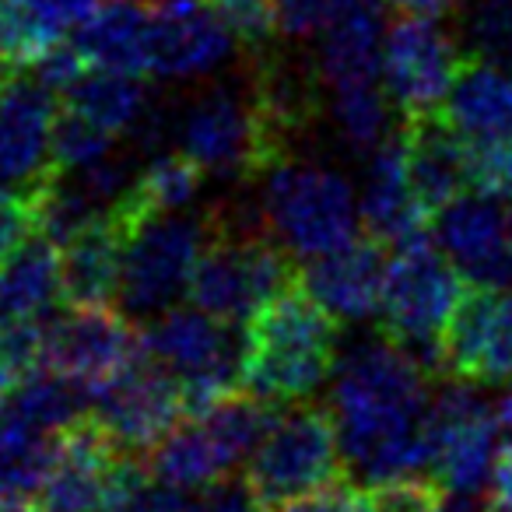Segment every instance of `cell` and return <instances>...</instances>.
Returning <instances> with one entry per match:
<instances>
[{"label":"cell","mask_w":512,"mask_h":512,"mask_svg":"<svg viewBox=\"0 0 512 512\" xmlns=\"http://www.w3.org/2000/svg\"><path fill=\"white\" fill-rule=\"evenodd\" d=\"M123 246L127 235L109 214H99L60 246V288L67 306H109L120 295Z\"/></svg>","instance_id":"603a6c76"},{"label":"cell","mask_w":512,"mask_h":512,"mask_svg":"<svg viewBox=\"0 0 512 512\" xmlns=\"http://www.w3.org/2000/svg\"><path fill=\"white\" fill-rule=\"evenodd\" d=\"M116 155V137L99 130L95 123L60 109L53 127V165L57 172H81Z\"/></svg>","instance_id":"d6a6232c"},{"label":"cell","mask_w":512,"mask_h":512,"mask_svg":"<svg viewBox=\"0 0 512 512\" xmlns=\"http://www.w3.org/2000/svg\"><path fill=\"white\" fill-rule=\"evenodd\" d=\"M214 232L190 281V302L221 323H249L267 302L299 285L292 253L256 221L214 207Z\"/></svg>","instance_id":"3957f363"},{"label":"cell","mask_w":512,"mask_h":512,"mask_svg":"<svg viewBox=\"0 0 512 512\" xmlns=\"http://www.w3.org/2000/svg\"><path fill=\"white\" fill-rule=\"evenodd\" d=\"M60 109L95 123L106 134L123 137V134H134L155 106H151L148 88L141 85V74L85 67L60 92Z\"/></svg>","instance_id":"83f0119b"},{"label":"cell","mask_w":512,"mask_h":512,"mask_svg":"<svg viewBox=\"0 0 512 512\" xmlns=\"http://www.w3.org/2000/svg\"><path fill=\"white\" fill-rule=\"evenodd\" d=\"M260 225L292 256L313 260L355 239L362 207L348 176L320 162L285 158L264 176Z\"/></svg>","instance_id":"5b68a950"},{"label":"cell","mask_w":512,"mask_h":512,"mask_svg":"<svg viewBox=\"0 0 512 512\" xmlns=\"http://www.w3.org/2000/svg\"><path fill=\"white\" fill-rule=\"evenodd\" d=\"M379 0H274V32L285 39L323 36L344 15Z\"/></svg>","instance_id":"836d02e7"},{"label":"cell","mask_w":512,"mask_h":512,"mask_svg":"<svg viewBox=\"0 0 512 512\" xmlns=\"http://www.w3.org/2000/svg\"><path fill=\"white\" fill-rule=\"evenodd\" d=\"M474 512H509V509H502V505L495 502V505H477Z\"/></svg>","instance_id":"bcb514c9"},{"label":"cell","mask_w":512,"mask_h":512,"mask_svg":"<svg viewBox=\"0 0 512 512\" xmlns=\"http://www.w3.org/2000/svg\"><path fill=\"white\" fill-rule=\"evenodd\" d=\"M460 64L456 39L435 18L407 15L386 29L383 85L404 116L439 113Z\"/></svg>","instance_id":"4fadbf2b"},{"label":"cell","mask_w":512,"mask_h":512,"mask_svg":"<svg viewBox=\"0 0 512 512\" xmlns=\"http://www.w3.org/2000/svg\"><path fill=\"white\" fill-rule=\"evenodd\" d=\"M53 439L39 425L0 407V512L43 509V484L50 474Z\"/></svg>","instance_id":"4316f807"},{"label":"cell","mask_w":512,"mask_h":512,"mask_svg":"<svg viewBox=\"0 0 512 512\" xmlns=\"http://www.w3.org/2000/svg\"><path fill=\"white\" fill-rule=\"evenodd\" d=\"M341 362L337 320L302 285L267 302L239 337V390L267 404L306 400Z\"/></svg>","instance_id":"7a4b0ae2"},{"label":"cell","mask_w":512,"mask_h":512,"mask_svg":"<svg viewBox=\"0 0 512 512\" xmlns=\"http://www.w3.org/2000/svg\"><path fill=\"white\" fill-rule=\"evenodd\" d=\"M320 512H383V505H379L376 491L341 481L320 495Z\"/></svg>","instance_id":"f35d334b"},{"label":"cell","mask_w":512,"mask_h":512,"mask_svg":"<svg viewBox=\"0 0 512 512\" xmlns=\"http://www.w3.org/2000/svg\"><path fill=\"white\" fill-rule=\"evenodd\" d=\"M502 425L495 400L470 383L442 386L425 411V442L432 453V477L453 495H477L491 481Z\"/></svg>","instance_id":"30bf717a"},{"label":"cell","mask_w":512,"mask_h":512,"mask_svg":"<svg viewBox=\"0 0 512 512\" xmlns=\"http://www.w3.org/2000/svg\"><path fill=\"white\" fill-rule=\"evenodd\" d=\"M36 512H43V509H36Z\"/></svg>","instance_id":"7dc6e473"},{"label":"cell","mask_w":512,"mask_h":512,"mask_svg":"<svg viewBox=\"0 0 512 512\" xmlns=\"http://www.w3.org/2000/svg\"><path fill=\"white\" fill-rule=\"evenodd\" d=\"M92 414L127 453H151L179 425L186 407L176 376L141 351L113 383L95 393Z\"/></svg>","instance_id":"9a60e30c"},{"label":"cell","mask_w":512,"mask_h":512,"mask_svg":"<svg viewBox=\"0 0 512 512\" xmlns=\"http://www.w3.org/2000/svg\"><path fill=\"white\" fill-rule=\"evenodd\" d=\"M11 407L43 432H64L92 411V393L50 365H32L18 376Z\"/></svg>","instance_id":"4dcf8cb0"},{"label":"cell","mask_w":512,"mask_h":512,"mask_svg":"<svg viewBox=\"0 0 512 512\" xmlns=\"http://www.w3.org/2000/svg\"><path fill=\"white\" fill-rule=\"evenodd\" d=\"M242 43L253 50V46L271 43L274 32V0H207Z\"/></svg>","instance_id":"8d00e7d4"},{"label":"cell","mask_w":512,"mask_h":512,"mask_svg":"<svg viewBox=\"0 0 512 512\" xmlns=\"http://www.w3.org/2000/svg\"><path fill=\"white\" fill-rule=\"evenodd\" d=\"M60 299V249L39 232L0 264V327L43 323Z\"/></svg>","instance_id":"484cf974"},{"label":"cell","mask_w":512,"mask_h":512,"mask_svg":"<svg viewBox=\"0 0 512 512\" xmlns=\"http://www.w3.org/2000/svg\"><path fill=\"white\" fill-rule=\"evenodd\" d=\"M148 74L197 81L232 57L235 32L207 0H151Z\"/></svg>","instance_id":"2e32d148"},{"label":"cell","mask_w":512,"mask_h":512,"mask_svg":"<svg viewBox=\"0 0 512 512\" xmlns=\"http://www.w3.org/2000/svg\"><path fill=\"white\" fill-rule=\"evenodd\" d=\"M386 242L372 239L369 232L355 235L330 253L313 256L299 271V285L327 309L334 320L362 323L379 313L386 285Z\"/></svg>","instance_id":"d6986e66"},{"label":"cell","mask_w":512,"mask_h":512,"mask_svg":"<svg viewBox=\"0 0 512 512\" xmlns=\"http://www.w3.org/2000/svg\"><path fill=\"white\" fill-rule=\"evenodd\" d=\"M439 113L467 144V155H512V71L463 57Z\"/></svg>","instance_id":"ffe728a7"},{"label":"cell","mask_w":512,"mask_h":512,"mask_svg":"<svg viewBox=\"0 0 512 512\" xmlns=\"http://www.w3.org/2000/svg\"><path fill=\"white\" fill-rule=\"evenodd\" d=\"M176 134L179 151L207 176L264 179L274 165H281L246 85H211L193 95L179 116Z\"/></svg>","instance_id":"9c48e42d"},{"label":"cell","mask_w":512,"mask_h":512,"mask_svg":"<svg viewBox=\"0 0 512 512\" xmlns=\"http://www.w3.org/2000/svg\"><path fill=\"white\" fill-rule=\"evenodd\" d=\"M400 130H404L407 141V169H411L414 193L432 218L446 204H453L456 197L474 190L467 144L442 120V113L404 116Z\"/></svg>","instance_id":"7402d4cb"},{"label":"cell","mask_w":512,"mask_h":512,"mask_svg":"<svg viewBox=\"0 0 512 512\" xmlns=\"http://www.w3.org/2000/svg\"><path fill=\"white\" fill-rule=\"evenodd\" d=\"M134 453L120 446L92 411L53 439L43 512H102L134 470Z\"/></svg>","instance_id":"8fae6325"},{"label":"cell","mask_w":512,"mask_h":512,"mask_svg":"<svg viewBox=\"0 0 512 512\" xmlns=\"http://www.w3.org/2000/svg\"><path fill=\"white\" fill-rule=\"evenodd\" d=\"M327 120H330V127H334L337 141H341L351 155H365V158L400 127V123H393V99L383 81L330 88Z\"/></svg>","instance_id":"f546056e"},{"label":"cell","mask_w":512,"mask_h":512,"mask_svg":"<svg viewBox=\"0 0 512 512\" xmlns=\"http://www.w3.org/2000/svg\"><path fill=\"white\" fill-rule=\"evenodd\" d=\"M148 474L155 481L169 484L176 491H200L211 481L225 477V470L235 467L228 449L211 432L204 418H193L186 425H176L155 449L148 453Z\"/></svg>","instance_id":"f1b7e54d"},{"label":"cell","mask_w":512,"mask_h":512,"mask_svg":"<svg viewBox=\"0 0 512 512\" xmlns=\"http://www.w3.org/2000/svg\"><path fill=\"white\" fill-rule=\"evenodd\" d=\"M467 36L477 57L512 71V0H481L467 18Z\"/></svg>","instance_id":"e575fe53"},{"label":"cell","mask_w":512,"mask_h":512,"mask_svg":"<svg viewBox=\"0 0 512 512\" xmlns=\"http://www.w3.org/2000/svg\"><path fill=\"white\" fill-rule=\"evenodd\" d=\"M214 232L211 211L162 214L127 235L120 302L130 316H158L190 295V281Z\"/></svg>","instance_id":"52a82bcc"},{"label":"cell","mask_w":512,"mask_h":512,"mask_svg":"<svg viewBox=\"0 0 512 512\" xmlns=\"http://www.w3.org/2000/svg\"><path fill=\"white\" fill-rule=\"evenodd\" d=\"M278 512H320V502H316V498H306V502H292V505H281Z\"/></svg>","instance_id":"f6af8a7d"},{"label":"cell","mask_w":512,"mask_h":512,"mask_svg":"<svg viewBox=\"0 0 512 512\" xmlns=\"http://www.w3.org/2000/svg\"><path fill=\"white\" fill-rule=\"evenodd\" d=\"M435 242L463 278L512 292V242L498 193L467 190L432 218Z\"/></svg>","instance_id":"ac0fdd59"},{"label":"cell","mask_w":512,"mask_h":512,"mask_svg":"<svg viewBox=\"0 0 512 512\" xmlns=\"http://www.w3.org/2000/svg\"><path fill=\"white\" fill-rule=\"evenodd\" d=\"M491 491H495V502L512 512V435H505V442L498 446L495 470H491Z\"/></svg>","instance_id":"ab89813d"},{"label":"cell","mask_w":512,"mask_h":512,"mask_svg":"<svg viewBox=\"0 0 512 512\" xmlns=\"http://www.w3.org/2000/svg\"><path fill=\"white\" fill-rule=\"evenodd\" d=\"M151 11L141 0H106L85 22H78L71 46L85 67L123 74H148Z\"/></svg>","instance_id":"cb8c5ba5"},{"label":"cell","mask_w":512,"mask_h":512,"mask_svg":"<svg viewBox=\"0 0 512 512\" xmlns=\"http://www.w3.org/2000/svg\"><path fill=\"white\" fill-rule=\"evenodd\" d=\"M428 372L390 337L358 341L341 355L330 390V414L348 463L372 484L432 477L425 442Z\"/></svg>","instance_id":"6da1fadb"},{"label":"cell","mask_w":512,"mask_h":512,"mask_svg":"<svg viewBox=\"0 0 512 512\" xmlns=\"http://www.w3.org/2000/svg\"><path fill=\"white\" fill-rule=\"evenodd\" d=\"M141 355V337L130 320L109 306H67V313L46 320L43 365L74 379L88 393L113 383Z\"/></svg>","instance_id":"7c38bea8"},{"label":"cell","mask_w":512,"mask_h":512,"mask_svg":"<svg viewBox=\"0 0 512 512\" xmlns=\"http://www.w3.org/2000/svg\"><path fill=\"white\" fill-rule=\"evenodd\" d=\"M32 235H39V211L32 190L0 186V264L15 249H22Z\"/></svg>","instance_id":"d590c367"},{"label":"cell","mask_w":512,"mask_h":512,"mask_svg":"<svg viewBox=\"0 0 512 512\" xmlns=\"http://www.w3.org/2000/svg\"><path fill=\"white\" fill-rule=\"evenodd\" d=\"M383 43H386V11L379 4L344 15L320 36L316 71L323 88H348L365 81H383Z\"/></svg>","instance_id":"d4e9b609"},{"label":"cell","mask_w":512,"mask_h":512,"mask_svg":"<svg viewBox=\"0 0 512 512\" xmlns=\"http://www.w3.org/2000/svg\"><path fill=\"white\" fill-rule=\"evenodd\" d=\"M64 32L43 0H0V71H32Z\"/></svg>","instance_id":"1f68e13d"},{"label":"cell","mask_w":512,"mask_h":512,"mask_svg":"<svg viewBox=\"0 0 512 512\" xmlns=\"http://www.w3.org/2000/svg\"><path fill=\"white\" fill-rule=\"evenodd\" d=\"M18 365L8 358V351H4V344H0V407H4V400L15 393V383H18Z\"/></svg>","instance_id":"7bdbcfd3"},{"label":"cell","mask_w":512,"mask_h":512,"mask_svg":"<svg viewBox=\"0 0 512 512\" xmlns=\"http://www.w3.org/2000/svg\"><path fill=\"white\" fill-rule=\"evenodd\" d=\"M141 351L169 369L186 414L200 418L239 386V344L204 309H165L141 330Z\"/></svg>","instance_id":"ba28073f"},{"label":"cell","mask_w":512,"mask_h":512,"mask_svg":"<svg viewBox=\"0 0 512 512\" xmlns=\"http://www.w3.org/2000/svg\"><path fill=\"white\" fill-rule=\"evenodd\" d=\"M190 512H267L264 498L256 495L246 477H218L193 498Z\"/></svg>","instance_id":"74e56055"},{"label":"cell","mask_w":512,"mask_h":512,"mask_svg":"<svg viewBox=\"0 0 512 512\" xmlns=\"http://www.w3.org/2000/svg\"><path fill=\"white\" fill-rule=\"evenodd\" d=\"M36 74L0 71V186L32 190L53 165L57 106Z\"/></svg>","instance_id":"e0dca14e"},{"label":"cell","mask_w":512,"mask_h":512,"mask_svg":"<svg viewBox=\"0 0 512 512\" xmlns=\"http://www.w3.org/2000/svg\"><path fill=\"white\" fill-rule=\"evenodd\" d=\"M442 369L470 386H512V292L470 288L442 330Z\"/></svg>","instance_id":"5bb4252c"},{"label":"cell","mask_w":512,"mask_h":512,"mask_svg":"<svg viewBox=\"0 0 512 512\" xmlns=\"http://www.w3.org/2000/svg\"><path fill=\"white\" fill-rule=\"evenodd\" d=\"M393 8L407 11V15H421V18H439L446 11H453L460 0H390Z\"/></svg>","instance_id":"b9f144b4"},{"label":"cell","mask_w":512,"mask_h":512,"mask_svg":"<svg viewBox=\"0 0 512 512\" xmlns=\"http://www.w3.org/2000/svg\"><path fill=\"white\" fill-rule=\"evenodd\" d=\"M43 4L53 11V18H57L64 29H71V25L85 22L95 8H102L106 0H43Z\"/></svg>","instance_id":"60d3db41"},{"label":"cell","mask_w":512,"mask_h":512,"mask_svg":"<svg viewBox=\"0 0 512 512\" xmlns=\"http://www.w3.org/2000/svg\"><path fill=\"white\" fill-rule=\"evenodd\" d=\"M463 295V274L432 232L393 246L383 285V334L407 351L428 376H442V330Z\"/></svg>","instance_id":"277c9868"},{"label":"cell","mask_w":512,"mask_h":512,"mask_svg":"<svg viewBox=\"0 0 512 512\" xmlns=\"http://www.w3.org/2000/svg\"><path fill=\"white\" fill-rule=\"evenodd\" d=\"M474 509H477L474 495H449V498H442L435 512H474Z\"/></svg>","instance_id":"ee69618b"},{"label":"cell","mask_w":512,"mask_h":512,"mask_svg":"<svg viewBox=\"0 0 512 512\" xmlns=\"http://www.w3.org/2000/svg\"><path fill=\"white\" fill-rule=\"evenodd\" d=\"M358 207H362L365 232L379 242H390V246L428 232V225H432V214L414 193L411 169H407V141L400 127L369 155Z\"/></svg>","instance_id":"44dd1931"},{"label":"cell","mask_w":512,"mask_h":512,"mask_svg":"<svg viewBox=\"0 0 512 512\" xmlns=\"http://www.w3.org/2000/svg\"><path fill=\"white\" fill-rule=\"evenodd\" d=\"M348 456L330 407H295L271 421L267 435L249 453L246 481L267 509L320 498L344 481Z\"/></svg>","instance_id":"8992f818"}]
</instances>
